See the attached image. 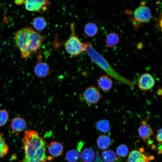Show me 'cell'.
Listing matches in <instances>:
<instances>
[{"instance_id":"1","label":"cell","mask_w":162,"mask_h":162,"mask_svg":"<svg viewBox=\"0 0 162 162\" xmlns=\"http://www.w3.org/2000/svg\"><path fill=\"white\" fill-rule=\"evenodd\" d=\"M22 139L25 155L20 162H46L51 159L47 156V144L44 139L34 130L24 133Z\"/></svg>"},{"instance_id":"2","label":"cell","mask_w":162,"mask_h":162,"mask_svg":"<svg viewBox=\"0 0 162 162\" xmlns=\"http://www.w3.org/2000/svg\"><path fill=\"white\" fill-rule=\"evenodd\" d=\"M46 38L31 27L26 26L18 30L14 37V42L23 58H28L36 53Z\"/></svg>"},{"instance_id":"3","label":"cell","mask_w":162,"mask_h":162,"mask_svg":"<svg viewBox=\"0 0 162 162\" xmlns=\"http://www.w3.org/2000/svg\"><path fill=\"white\" fill-rule=\"evenodd\" d=\"M85 51L92 61L103 70L106 74L117 81L133 88L134 82L132 80L121 75L110 65L108 61L100 54L90 42L85 43Z\"/></svg>"},{"instance_id":"4","label":"cell","mask_w":162,"mask_h":162,"mask_svg":"<svg viewBox=\"0 0 162 162\" xmlns=\"http://www.w3.org/2000/svg\"><path fill=\"white\" fill-rule=\"evenodd\" d=\"M75 24L74 22L70 23L71 34L64 44L67 52L73 57L80 55L85 51L86 48L85 43L81 41L75 33Z\"/></svg>"},{"instance_id":"5","label":"cell","mask_w":162,"mask_h":162,"mask_svg":"<svg viewBox=\"0 0 162 162\" xmlns=\"http://www.w3.org/2000/svg\"><path fill=\"white\" fill-rule=\"evenodd\" d=\"M152 14L150 8L146 5L142 4L134 10L133 17L130 18V20L134 27L137 29L140 24L146 23L150 21Z\"/></svg>"},{"instance_id":"6","label":"cell","mask_w":162,"mask_h":162,"mask_svg":"<svg viewBox=\"0 0 162 162\" xmlns=\"http://www.w3.org/2000/svg\"><path fill=\"white\" fill-rule=\"evenodd\" d=\"M81 95L83 100L90 105L97 104L103 97L99 89L93 86L87 87Z\"/></svg>"},{"instance_id":"7","label":"cell","mask_w":162,"mask_h":162,"mask_svg":"<svg viewBox=\"0 0 162 162\" xmlns=\"http://www.w3.org/2000/svg\"><path fill=\"white\" fill-rule=\"evenodd\" d=\"M155 83L154 76L148 73H144L139 76L137 82L139 88L142 92L151 91L154 87Z\"/></svg>"},{"instance_id":"8","label":"cell","mask_w":162,"mask_h":162,"mask_svg":"<svg viewBox=\"0 0 162 162\" xmlns=\"http://www.w3.org/2000/svg\"><path fill=\"white\" fill-rule=\"evenodd\" d=\"M42 51H39L37 56V63L34 66L33 71L34 74L40 78H45L50 73V69L49 64L42 60Z\"/></svg>"},{"instance_id":"9","label":"cell","mask_w":162,"mask_h":162,"mask_svg":"<svg viewBox=\"0 0 162 162\" xmlns=\"http://www.w3.org/2000/svg\"><path fill=\"white\" fill-rule=\"evenodd\" d=\"M50 1L45 0H25L24 4L28 11L35 12H44L50 4Z\"/></svg>"},{"instance_id":"10","label":"cell","mask_w":162,"mask_h":162,"mask_svg":"<svg viewBox=\"0 0 162 162\" xmlns=\"http://www.w3.org/2000/svg\"><path fill=\"white\" fill-rule=\"evenodd\" d=\"M151 118L150 113H148L141 121L138 128V133L140 137L145 142L153 134L152 128L148 124Z\"/></svg>"},{"instance_id":"11","label":"cell","mask_w":162,"mask_h":162,"mask_svg":"<svg viewBox=\"0 0 162 162\" xmlns=\"http://www.w3.org/2000/svg\"><path fill=\"white\" fill-rule=\"evenodd\" d=\"M144 149L133 150L129 154L128 162H150L154 159L153 156L147 153H143Z\"/></svg>"},{"instance_id":"12","label":"cell","mask_w":162,"mask_h":162,"mask_svg":"<svg viewBox=\"0 0 162 162\" xmlns=\"http://www.w3.org/2000/svg\"><path fill=\"white\" fill-rule=\"evenodd\" d=\"M27 126V124L26 120L22 117H15L11 121V128L16 135H17L24 130Z\"/></svg>"},{"instance_id":"13","label":"cell","mask_w":162,"mask_h":162,"mask_svg":"<svg viewBox=\"0 0 162 162\" xmlns=\"http://www.w3.org/2000/svg\"><path fill=\"white\" fill-rule=\"evenodd\" d=\"M97 84L99 88L103 91L108 92L112 88L113 81L112 78L106 74L102 75L98 78Z\"/></svg>"},{"instance_id":"14","label":"cell","mask_w":162,"mask_h":162,"mask_svg":"<svg viewBox=\"0 0 162 162\" xmlns=\"http://www.w3.org/2000/svg\"><path fill=\"white\" fill-rule=\"evenodd\" d=\"M47 150L51 155L57 157L62 154L64 150L63 146L61 143L54 141L50 143L48 147Z\"/></svg>"},{"instance_id":"15","label":"cell","mask_w":162,"mask_h":162,"mask_svg":"<svg viewBox=\"0 0 162 162\" xmlns=\"http://www.w3.org/2000/svg\"><path fill=\"white\" fill-rule=\"evenodd\" d=\"M120 38L118 34L115 32H111L107 36L105 43L106 46L112 48L116 45L119 42Z\"/></svg>"},{"instance_id":"16","label":"cell","mask_w":162,"mask_h":162,"mask_svg":"<svg viewBox=\"0 0 162 162\" xmlns=\"http://www.w3.org/2000/svg\"><path fill=\"white\" fill-rule=\"evenodd\" d=\"M47 25L46 21L44 17L41 16L35 17L33 20L32 25L34 29L41 31L44 29Z\"/></svg>"},{"instance_id":"17","label":"cell","mask_w":162,"mask_h":162,"mask_svg":"<svg viewBox=\"0 0 162 162\" xmlns=\"http://www.w3.org/2000/svg\"><path fill=\"white\" fill-rule=\"evenodd\" d=\"M111 142L110 138L108 136L104 135L99 136L97 140V145L100 149L107 148L110 146Z\"/></svg>"},{"instance_id":"18","label":"cell","mask_w":162,"mask_h":162,"mask_svg":"<svg viewBox=\"0 0 162 162\" xmlns=\"http://www.w3.org/2000/svg\"><path fill=\"white\" fill-rule=\"evenodd\" d=\"M84 32L86 35L92 37L95 36L98 32V28L96 25L92 22L86 23L84 28Z\"/></svg>"},{"instance_id":"19","label":"cell","mask_w":162,"mask_h":162,"mask_svg":"<svg viewBox=\"0 0 162 162\" xmlns=\"http://www.w3.org/2000/svg\"><path fill=\"white\" fill-rule=\"evenodd\" d=\"M94 157L93 150L88 148H84L80 153V157L84 162H92Z\"/></svg>"},{"instance_id":"20","label":"cell","mask_w":162,"mask_h":162,"mask_svg":"<svg viewBox=\"0 0 162 162\" xmlns=\"http://www.w3.org/2000/svg\"><path fill=\"white\" fill-rule=\"evenodd\" d=\"M95 126L98 130L102 133H107L110 130L109 122L106 119L97 122L95 124Z\"/></svg>"},{"instance_id":"21","label":"cell","mask_w":162,"mask_h":162,"mask_svg":"<svg viewBox=\"0 0 162 162\" xmlns=\"http://www.w3.org/2000/svg\"><path fill=\"white\" fill-rule=\"evenodd\" d=\"M102 156L105 162H115L117 158L116 153L110 150H106L102 152Z\"/></svg>"},{"instance_id":"22","label":"cell","mask_w":162,"mask_h":162,"mask_svg":"<svg viewBox=\"0 0 162 162\" xmlns=\"http://www.w3.org/2000/svg\"><path fill=\"white\" fill-rule=\"evenodd\" d=\"M9 147L2 133L0 132V158L4 157L7 154Z\"/></svg>"},{"instance_id":"23","label":"cell","mask_w":162,"mask_h":162,"mask_svg":"<svg viewBox=\"0 0 162 162\" xmlns=\"http://www.w3.org/2000/svg\"><path fill=\"white\" fill-rule=\"evenodd\" d=\"M65 157L68 162H76L80 158V154L76 150L71 149L67 152Z\"/></svg>"},{"instance_id":"24","label":"cell","mask_w":162,"mask_h":162,"mask_svg":"<svg viewBox=\"0 0 162 162\" xmlns=\"http://www.w3.org/2000/svg\"><path fill=\"white\" fill-rule=\"evenodd\" d=\"M9 118V112L7 110L5 109L0 110V127L6 124Z\"/></svg>"},{"instance_id":"25","label":"cell","mask_w":162,"mask_h":162,"mask_svg":"<svg viewBox=\"0 0 162 162\" xmlns=\"http://www.w3.org/2000/svg\"><path fill=\"white\" fill-rule=\"evenodd\" d=\"M128 152V148L127 146L124 144H121L117 148V153L120 157H124L127 156Z\"/></svg>"},{"instance_id":"26","label":"cell","mask_w":162,"mask_h":162,"mask_svg":"<svg viewBox=\"0 0 162 162\" xmlns=\"http://www.w3.org/2000/svg\"><path fill=\"white\" fill-rule=\"evenodd\" d=\"M162 128L157 130L156 138L158 143L160 145L162 144Z\"/></svg>"},{"instance_id":"27","label":"cell","mask_w":162,"mask_h":162,"mask_svg":"<svg viewBox=\"0 0 162 162\" xmlns=\"http://www.w3.org/2000/svg\"><path fill=\"white\" fill-rule=\"evenodd\" d=\"M25 0H15L14 1V3L17 5H21L24 4Z\"/></svg>"},{"instance_id":"28","label":"cell","mask_w":162,"mask_h":162,"mask_svg":"<svg viewBox=\"0 0 162 162\" xmlns=\"http://www.w3.org/2000/svg\"><path fill=\"white\" fill-rule=\"evenodd\" d=\"M162 90L161 88H159L158 90H157V94L159 96H161V92H162Z\"/></svg>"},{"instance_id":"29","label":"cell","mask_w":162,"mask_h":162,"mask_svg":"<svg viewBox=\"0 0 162 162\" xmlns=\"http://www.w3.org/2000/svg\"><path fill=\"white\" fill-rule=\"evenodd\" d=\"M128 162L127 161V162Z\"/></svg>"},{"instance_id":"30","label":"cell","mask_w":162,"mask_h":162,"mask_svg":"<svg viewBox=\"0 0 162 162\" xmlns=\"http://www.w3.org/2000/svg\"></svg>"}]
</instances>
